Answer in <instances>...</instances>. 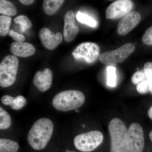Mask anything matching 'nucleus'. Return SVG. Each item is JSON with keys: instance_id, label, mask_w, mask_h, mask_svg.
Listing matches in <instances>:
<instances>
[{"instance_id": "obj_1", "label": "nucleus", "mask_w": 152, "mask_h": 152, "mask_svg": "<svg viewBox=\"0 0 152 152\" xmlns=\"http://www.w3.org/2000/svg\"><path fill=\"white\" fill-rule=\"evenodd\" d=\"M54 126L50 120L42 118L33 125L28 135V141L34 149H43L51 138Z\"/></svg>"}, {"instance_id": "obj_2", "label": "nucleus", "mask_w": 152, "mask_h": 152, "mask_svg": "<svg viewBox=\"0 0 152 152\" xmlns=\"http://www.w3.org/2000/svg\"><path fill=\"white\" fill-rule=\"evenodd\" d=\"M108 130L110 137V152H130L128 145V129L121 120L115 118L111 120Z\"/></svg>"}, {"instance_id": "obj_3", "label": "nucleus", "mask_w": 152, "mask_h": 152, "mask_svg": "<svg viewBox=\"0 0 152 152\" xmlns=\"http://www.w3.org/2000/svg\"><path fill=\"white\" fill-rule=\"evenodd\" d=\"M84 94L77 90H67L57 94L54 97L52 104L58 110L67 112L80 107L85 102Z\"/></svg>"}, {"instance_id": "obj_4", "label": "nucleus", "mask_w": 152, "mask_h": 152, "mask_svg": "<svg viewBox=\"0 0 152 152\" xmlns=\"http://www.w3.org/2000/svg\"><path fill=\"white\" fill-rule=\"evenodd\" d=\"M19 61L14 55H8L0 64V86L3 88L10 86L15 82L18 69Z\"/></svg>"}, {"instance_id": "obj_5", "label": "nucleus", "mask_w": 152, "mask_h": 152, "mask_svg": "<svg viewBox=\"0 0 152 152\" xmlns=\"http://www.w3.org/2000/svg\"><path fill=\"white\" fill-rule=\"evenodd\" d=\"M104 136L99 131H92L76 136L74 143L77 149L83 152H89L95 149L103 141Z\"/></svg>"}, {"instance_id": "obj_6", "label": "nucleus", "mask_w": 152, "mask_h": 152, "mask_svg": "<svg viewBox=\"0 0 152 152\" xmlns=\"http://www.w3.org/2000/svg\"><path fill=\"white\" fill-rule=\"evenodd\" d=\"M134 44L128 43L118 48L103 53L100 56V61L104 64L115 66L118 63H122L134 51Z\"/></svg>"}, {"instance_id": "obj_7", "label": "nucleus", "mask_w": 152, "mask_h": 152, "mask_svg": "<svg viewBox=\"0 0 152 152\" xmlns=\"http://www.w3.org/2000/svg\"><path fill=\"white\" fill-rule=\"evenodd\" d=\"M72 54L76 60L93 64L99 58L100 48L95 43L86 42L79 45Z\"/></svg>"}, {"instance_id": "obj_8", "label": "nucleus", "mask_w": 152, "mask_h": 152, "mask_svg": "<svg viewBox=\"0 0 152 152\" xmlns=\"http://www.w3.org/2000/svg\"><path fill=\"white\" fill-rule=\"evenodd\" d=\"M128 141L130 152H142L145 146V139L142 128L140 124L134 123L128 129Z\"/></svg>"}, {"instance_id": "obj_9", "label": "nucleus", "mask_w": 152, "mask_h": 152, "mask_svg": "<svg viewBox=\"0 0 152 152\" xmlns=\"http://www.w3.org/2000/svg\"><path fill=\"white\" fill-rule=\"evenodd\" d=\"M134 4L129 0H118L112 3L106 11V18L109 20L126 16L132 10Z\"/></svg>"}, {"instance_id": "obj_10", "label": "nucleus", "mask_w": 152, "mask_h": 152, "mask_svg": "<svg viewBox=\"0 0 152 152\" xmlns=\"http://www.w3.org/2000/svg\"><path fill=\"white\" fill-rule=\"evenodd\" d=\"M39 35L42 44L48 50H53L56 48L63 41V36L61 33L55 34L48 28L41 29Z\"/></svg>"}, {"instance_id": "obj_11", "label": "nucleus", "mask_w": 152, "mask_h": 152, "mask_svg": "<svg viewBox=\"0 0 152 152\" xmlns=\"http://www.w3.org/2000/svg\"><path fill=\"white\" fill-rule=\"evenodd\" d=\"M64 37L67 42H69L75 40L78 34L79 26L76 23L75 13L72 11H68L64 17Z\"/></svg>"}, {"instance_id": "obj_12", "label": "nucleus", "mask_w": 152, "mask_h": 152, "mask_svg": "<svg viewBox=\"0 0 152 152\" xmlns=\"http://www.w3.org/2000/svg\"><path fill=\"white\" fill-rule=\"evenodd\" d=\"M140 14L138 12H131L120 20L118 26V34L125 36L133 30L140 21Z\"/></svg>"}, {"instance_id": "obj_13", "label": "nucleus", "mask_w": 152, "mask_h": 152, "mask_svg": "<svg viewBox=\"0 0 152 152\" xmlns=\"http://www.w3.org/2000/svg\"><path fill=\"white\" fill-rule=\"evenodd\" d=\"M53 80L52 71L46 68L42 72L38 71L34 76L33 83L38 90L42 92L48 91L51 86Z\"/></svg>"}, {"instance_id": "obj_14", "label": "nucleus", "mask_w": 152, "mask_h": 152, "mask_svg": "<svg viewBox=\"0 0 152 152\" xmlns=\"http://www.w3.org/2000/svg\"><path fill=\"white\" fill-rule=\"evenodd\" d=\"M10 50L16 56L26 58L33 56L36 52V49L29 43L15 42L11 45Z\"/></svg>"}, {"instance_id": "obj_15", "label": "nucleus", "mask_w": 152, "mask_h": 152, "mask_svg": "<svg viewBox=\"0 0 152 152\" xmlns=\"http://www.w3.org/2000/svg\"><path fill=\"white\" fill-rule=\"evenodd\" d=\"M1 101L4 105L10 106L12 108L15 110L23 108L27 102L26 98L22 96L14 98L9 95H5L1 98Z\"/></svg>"}, {"instance_id": "obj_16", "label": "nucleus", "mask_w": 152, "mask_h": 152, "mask_svg": "<svg viewBox=\"0 0 152 152\" xmlns=\"http://www.w3.org/2000/svg\"><path fill=\"white\" fill-rule=\"evenodd\" d=\"M64 0H45L43 9L47 15H52L58 10L64 2Z\"/></svg>"}, {"instance_id": "obj_17", "label": "nucleus", "mask_w": 152, "mask_h": 152, "mask_svg": "<svg viewBox=\"0 0 152 152\" xmlns=\"http://www.w3.org/2000/svg\"><path fill=\"white\" fill-rule=\"evenodd\" d=\"M0 13L7 16H14L17 15V10L12 3L7 0H1Z\"/></svg>"}, {"instance_id": "obj_18", "label": "nucleus", "mask_w": 152, "mask_h": 152, "mask_svg": "<svg viewBox=\"0 0 152 152\" xmlns=\"http://www.w3.org/2000/svg\"><path fill=\"white\" fill-rule=\"evenodd\" d=\"M19 148L17 142L8 139H0V152H17Z\"/></svg>"}, {"instance_id": "obj_19", "label": "nucleus", "mask_w": 152, "mask_h": 152, "mask_svg": "<svg viewBox=\"0 0 152 152\" xmlns=\"http://www.w3.org/2000/svg\"><path fill=\"white\" fill-rule=\"evenodd\" d=\"M12 21L10 17L6 15L0 16V36L5 37L9 34L10 27Z\"/></svg>"}, {"instance_id": "obj_20", "label": "nucleus", "mask_w": 152, "mask_h": 152, "mask_svg": "<svg viewBox=\"0 0 152 152\" xmlns=\"http://www.w3.org/2000/svg\"><path fill=\"white\" fill-rule=\"evenodd\" d=\"M12 119L8 113L1 107H0V129H6L10 126Z\"/></svg>"}, {"instance_id": "obj_21", "label": "nucleus", "mask_w": 152, "mask_h": 152, "mask_svg": "<svg viewBox=\"0 0 152 152\" xmlns=\"http://www.w3.org/2000/svg\"><path fill=\"white\" fill-rule=\"evenodd\" d=\"M76 18L79 22L91 27L94 28L97 25V22L92 17L78 11L76 15Z\"/></svg>"}, {"instance_id": "obj_22", "label": "nucleus", "mask_w": 152, "mask_h": 152, "mask_svg": "<svg viewBox=\"0 0 152 152\" xmlns=\"http://www.w3.org/2000/svg\"><path fill=\"white\" fill-rule=\"evenodd\" d=\"M116 68L113 66H107V85L109 87H115L117 84Z\"/></svg>"}, {"instance_id": "obj_23", "label": "nucleus", "mask_w": 152, "mask_h": 152, "mask_svg": "<svg viewBox=\"0 0 152 152\" xmlns=\"http://www.w3.org/2000/svg\"><path fill=\"white\" fill-rule=\"evenodd\" d=\"M14 22L20 25V28L23 32L30 28L32 26L31 22L28 17L23 15L16 17L14 19Z\"/></svg>"}, {"instance_id": "obj_24", "label": "nucleus", "mask_w": 152, "mask_h": 152, "mask_svg": "<svg viewBox=\"0 0 152 152\" xmlns=\"http://www.w3.org/2000/svg\"><path fill=\"white\" fill-rule=\"evenodd\" d=\"M144 71L148 83L149 92L152 95V63H146L144 66Z\"/></svg>"}, {"instance_id": "obj_25", "label": "nucleus", "mask_w": 152, "mask_h": 152, "mask_svg": "<svg viewBox=\"0 0 152 152\" xmlns=\"http://www.w3.org/2000/svg\"><path fill=\"white\" fill-rule=\"evenodd\" d=\"M146 80H147V78L144 70L137 71L132 76V81L134 84L138 85Z\"/></svg>"}, {"instance_id": "obj_26", "label": "nucleus", "mask_w": 152, "mask_h": 152, "mask_svg": "<svg viewBox=\"0 0 152 152\" xmlns=\"http://www.w3.org/2000/svg\"><path fill=\"white\" fill-rule=\"evenodd\" d=\"M143 43L148 45H152V26L147 29L142 38Z\"/></svg>"}, {"instance_id": "obj_27", "label": "nucleus", "mask_w": 152, "mask_h": 152, "mask_svg": "<svg viewBox=\"0 0 152 152\" xmlns=\"http://www.w3.org/2000/svg\"><path fill=\"white\" fill-rule=\"evenodd\" d=\"M137 91L140 94H145L149 91L148 80L142 82L137 85Z\"/></svg>"}, {"instance_id": "obj_28", "label": "nucleus", "mask_w": 152, "mask_h": 152, "mask_svg": "<svg viewBox=\"0 0 152 152\" xmlns=\"http://www.w3.org/2000/svg\"><path fill=\"white\" fill-rule=\"evenodd\" d=\"M9 35L14 40L17 42H23L25 40V37L23 35L20 34L16 32L13 30H10Z\"/></svg>"}, {"instance_id": "obj_29", "label": "nucleus", "mask_w": 152, "mask_h": 152, "mask_svg": "<svg viewBox=\"0 0 152 152\" xmlns=\"http://www.w3.org/2000/svg\"><path fill=\"white\" fill-rule=\"evenodd\" d=\"M19 1L25 5H30L35 2L34 0H20Z\"/></svg>"}, {"instance_id": "obj_30", "label": "nucleus", "mask_w": 152, "mask_h": 152, "mask_svg": "<svg viewBox=\"0 0 152 152\" xmlns=\"http://www.w3.org/2000/svg\"><path fill=\"white\" fill-rule=\"evenodd\" d=\"M148 115L149 117L152 120V106L149 110L148 111Z\"/></svg>"}, {"instance_id": "obj_31", "label": "nucleus", "mask_w": 152, "mask_h": 152, "mask_svg": "<svg viewBox=\"0 0 152 152\" xmlns=\"http://www.w3.org/2000/svg\"><path fill=\"white\" fill-rule=\"evenodd\" d=\"M149 137L151 139V141L152 142V130L151 131L149 134Z\"/></svg>"}, {"instance_id": "obj_32", "label": "nucleus", "mask_w": 152, "mask_h": 152, "mask_svg": "<svg viewBox=\"0 0 152 152\" xmlns=\"http://www.w3.org/2000/svg\"><path fill=\"white\" fill-rule=\"evenodd\" d=\"M65 152H76L74 151H70V150L67 149L66 150Z\"/></svg>"}, {"instance_id": "obj_33", "label": "nucleus", "mask_w": 152, "mask_h": 152, "mask_svg": "<svg viewBox=\"0 0 152 152\" xmlns=\"http://www.w3.org/2000/svg\"><path fill=\"white\" fill-rule=\"evenodd\" d=\"M75 110V112H79V110L77 109H76V110Z\"/></svg>"}]
</instances>
